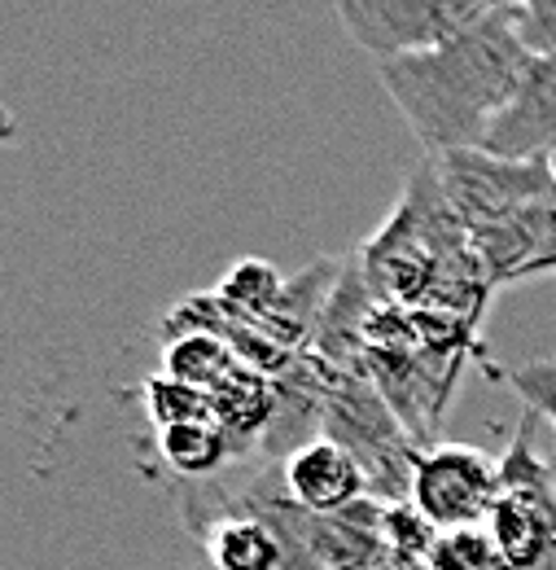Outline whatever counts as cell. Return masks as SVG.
I'll list each match as a JSON object with an SVG mask.
<instances>
[{
  "instance_id": "6da1fadb",
  "label": "cell",
  "mask_w": 556,
  "mask_h": 570,
  "mask_svg": "<svg viewBox=\"0 0 556 570\" xmlns=\"http://www.w3.org/2000/svg\"><path fill=\"white\" fill-rule=\"evenodd\" d=\"M530 62L535 53L522 40L517 13L490 9L487 18L425 53L377 62V83L420 149L443 158L456 149H487L495 124L513 110Z\"/></svg>"
},
{
  "instance_id": "7a4b0ae2",
  "label": "cell",
  "mask_w": 556,
  "mask_h": 570,
  "mask_svg": "<svg viewBox=\"0 0 556 570\" xmlns=\"http://www.w3.org/2000/svg\"><path fill=\"white\" fill-rule=\"evenodd\" d=\"M544 417L526 409L499 456V497L490 504L487 531L513 570H530L556 549V479L535 452V426Z\"/></svg>"
},
{
  "instance_id": "3957f363",
  "label": "cell",
  "mask_w": 556,
  "mask_h": 570,
  "mask_svg": "<svg viewBox=\"0 0 556 570\" xmlns=\"http://www.w3.org/2000/svg\"><path fill=\"white\" fill-rule=\"evenodd\" d=\"M438 185L460 224L483 233L535 203H556V171L548 158H504L490 149H456L434 158Z\"/></svg>"
},
{
  "instance_id": "277c9868",
  "label": "cell",
  "mask_w": 556,
  "mask_h": 570,
  "mask_svg": "<svg viewBox=\"0 0 556 570\" xmlns=\"http://www.w3.org/2000/svg\"><path fill=\"white\" fill-rule=\"evenodd\" d=\"M490 9V0H338L350 45L377 62L425 53L487 18Z\"/></svg>"
},
{
  "instance_id": "5b68a950",
  "label": "cell",
  "mask_w": 556,
  "mask_h": 570,
  "mask_svg": "<svg viewBox=\"0 0 556 570\" xmlns=\"http://www.w3.org/2000/svg\"><path fill=\"white\" fill-rule=\"evenodd\" d=\"M495 497H499V461H490L474 443H434L417 456L408 504L434 531L487 527Z\"/></svg>"
},
{
  "instance_id": "8992f818",
  "label": "cell",
  "mask_w": 556,
  "mask_h": 570,
  "mask_svg": "<svg viewBox=\"0 0 556 570\" xmlns=\"http://www.w3.org/2000/svg\"><path fill=\"white\" fill-rule=\"evenodd\" d=\"M474 250L495 289L530 277H556V203H535L474 233Z\"/></svg>"
},
{
  "instance_id": "52a82bcc",
  "label": "cell",
  "mask_w": 556,
  "mask_h": 570,
  "mask_svg": "<svg viewBox=\"0 0 556 570\" xmlns=\"http://www.w3.org/2000/svg\"><path fill=\"white\" fill-rule=\"evenodd\" d=\"M280 474H285L289 500L298 509L316 513V518L342 513L355 500L373 497L364 465L350 456L342 443H334L329 434H320V439L302 443L298 452H289L285 465H280Z\"/></svg>"
},
{
  "instance_id": "ba28073f",
  "label": "cell",
  "mask_w": 556,
  "mask_h": 570,
  "mask_svg": "<svg viewBox=\"0 0 556 570\" xmlns=\"http://www.w3.org/2000/svg\"><path fill=\"white\" fill-rule=\"evenodd\" d=\"M487 149L504 158H553L556 154V53L530 62V75L513 110L495 124Z\"/></svg>"
},
{
  "instance_id": "9c48e42d",
  "label": "cell",
  "mask_w": 556,
  "mask_h": 570,
  "mask_svg": "<svg viewBox=\"0 0 556 570\" xmlns=\"http://www.w3.org/2000/svg\"><path fill=\"white\" fill-rule=\"evenodd\" d=\"M207 562L215 570H280L285 544L259 513L228 509L207 531Z\"/></svg>"
},
{
  "instance_id": "30bf717a",
  "label": "cell",
  "mask_w": 556,
  "mask_h": 570,
  "mask_svg": "<svg viewBox=\"0 0 556 570\" xmlns=\"http://www.w3.org/2000/svg\"><path fill=\"white\" fill-rule=\"evenodd\" d=\"M232 452L237 448L219 422H180L158 430V456L185 479H210Z\"/></svg>"
},
{
  "instance_id": "8fae6325",
  "label": "cell",
  "mask_w": 556,
  "mask_h": 570,
  "mask_svg": "<svg viewBox=\"0 0 556 570\" xmlns=\"http://www.w3.org/2000/svg\"><path fill=\"white\" fill-rule=\"evenodd\" d=\"M237 368H241L237 352L224 338H215V334L171 338L167 352H162V373L176 377V382H189L198 391H219Z\"/></svg>"
},
{
  "instance_id": "7c38bea8",
  "label": "cell",
  "mask_w": 556,
  "mask_h": 570,
  "mask_svg": "<svg viewBox=\"0 0 556 570\" xmlns=\"http://www.w3.org/2000/svg\"><path fill=\"white\" fill-rule=\"evenodd\" d=\"M215 294H219L232 312H241L246 321L264 325V321L277 312L280 294H285V277H280L272 264H264V259H241V264L228 268V277L219 282Z\"/></svg>"
},
{
  "instance_id": "4fadbf2b",
  "label": "cell",
  "mask_w": 556,
  "mask_h": 570,
  "mask_svg": "<svg viewBox=\"0 0 556 570\" xmlns=\"http://www.w3.org/2000/svg\"><path fill=\"white\" fill-rule=\"evenodd\" d=\"M425 570H513L504 562L499 544L487 527H460V531H434Z\"/></svg>"
},
{
  "instance_id": "5bb4252c",
  "label": "cell",
  "mask_w": 556,
  "mask_h": 570,
  "mask_svg": "<svg viewBox=\"0 0 556 570\" xmlns=\"http://www.w3.org/2000/svg\"><path fill=\"white\" fill-rule=\"evenodd\" d=\"M145 413L158 430L180 426V422H215V400H210V391H198L189 382L158 373L145 382Z\"/></svg>"
},
{
  "instance_id": "9a60e30c",
  "label": "cell",
  "mask_w": 556,
  "mask_h": 570,
  "mask_svg": "<svg viewBox=\"0 0 556 570\" xmlns=\"http://www.w3.org/2000/svg\"><path fill=\"white\" fill-rule=\"evenodd\" d=\"M508 386L522 395L526 409H535V413L556 430V364H548V360L522 364V368L508 373Z\"/></svg>"
},
{
  "instance_id": "2e32d148",
  "label": "cell",
  "mask_w": 556,
  "mask_h": 570,
  "mask_svg": "<svg viewBox=\"0 0 556 570\" xmlns=\"http://www.w3.org/2000/svg\"><path fill=\"white\" fill-rule=\"evenodd\" d=\"M513 13H517L522 40L530 45L535 58L556 53V0H517Z\"/></svg>"
},
{
  "instance_id": "e0dca14e",
  "label": "cell",
  "mask_w": 556,
  "mask_h": 570,
  "mask_svg": "<svg viewBox=\"0 0 556 570\" xmlns=\"http://www.w3.org/2000/svg\"><path fill=\"white\" fill-rule=\"evenodd\" d=\"M530 570H556V549H553V553H548V558H544V562H535V567H530Z\"/></svg>"
},
{
  "instance_id": "ac0fdd59",
  "label": "cell",
  "mask_w": 556,
  "mask_h": 570,
  "mask_svg": "<svg viewBox=\"0 0 556 570\" xmlns=\"http://www.w3.org/2000/svg\"><path fill=\"white\" fill-rule=\"evenodd\" d=\"M180 570H215V567H210L207 558H202V562H193V567H180Z\"/></svg>"
},
{
  "instance_id": "d6986e66",
  "label": "cell",
  "mask_w": 556,
  "mask_h": 570,
  "mask_svg": "<svg viewBox=\"0 0 556 570\" xmlns=\"http://www.w3.org/2000/svg\"><path fill=\"white\" fill-rule=\"evenodd\" d=\"M490 4H495V9H513L517 0H490Z\"/></svg>"
},
{
  "instance_id": "ffe728a7",
  "label": "cell",
  "mask_w": 556,
  "mask_h": 570,
  "mask_svg": "<svg viewBox=\"0 0 556 570\" xmlns=\"http://www.w3.org/2000/svg\"><path fill=\"white\" fill-rule=\"evenodd\" d=\"M548 163H553V171H556V154H553V158H548Z\"/></svg>"
}]
</instances>
